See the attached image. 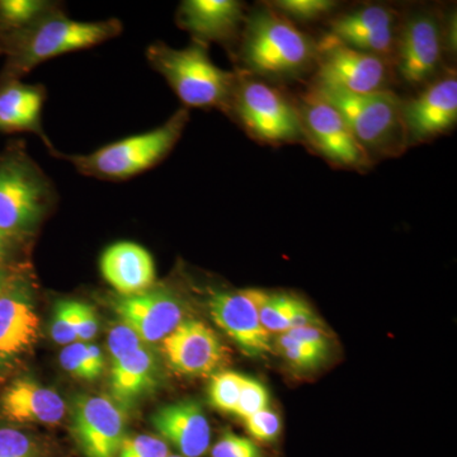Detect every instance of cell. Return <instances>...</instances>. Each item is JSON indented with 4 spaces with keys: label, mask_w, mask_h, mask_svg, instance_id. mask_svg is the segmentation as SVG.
Listing matches in <instances>:
<instances>
[{
    "label": "cell",
    "mask_w": 457,
    "mask_h": 457,
    "mask_svg": "<svg viewBox=\"0 0 457 457\" xmlns=\"http://www.w3.org/2000/svg\"><path fill=\"white\" fill-rule=\"evenodd\" d=\"M53 8V3L42 0H0V32L22 31Z\"/></svg>",
    "instance_id": "cell-25"
},
{
    "label": "cell",
    "mask_w": 457,
    "mask_h": 457,
    "mask_svg": "<svg viewBox=\"0 0 457 457\" xmlns=\"http://www.w3.org/2000/svg\"><path fill=\"white\" fill-rule=\"evenodd\" d=\"M107 345L108 352H110V362H113V361L122 357L123 354L130 353L132 351L139 350V348L150 345L144 342L134 330L120 321V323L114 324L111 328Z\"/></svg>",
    "instance_id": "cell-36"
},
{
    "label": "cell",
    "mask_w": 457,
    "mask_h": 457,
    "mask_svg": "<svg viewBox=\"0 0 457 457\" xmlns=\"http://www.w3.org/2000/svg\"><path fill=\"white\" fill-rule=\"evenodd\" d=\"M278 351L294 368L312 370L320 366L327 360L329 352L319 350L314 345L297 341L286 333H282L276 341Z\"/></svg>",
    "instance_id": "cell-29"
},
{
    "label": "cell",
    "mask_w": 457,
    "mask_h": 457,
    "mask_svg": "<svg viewBox=\"0 0 457 457\" xmlns=\"http://www.w3.org/2000/svg\"><path fill=\"white\" fill-rule=\"evenodd\" d=\"M20 242H22V240L16 239V237L0 231V267H9Z\"/></svg>",
    "instance_id": "cell-40"
},
{
    "label": "cell",
    "mask_w": 457,
    "mask_h": 457,
    "mask_svg": "<svg viewBox=\"0 0 457 457\" xmlns=\"http://www.w3.org/2000/svg\"><path fill=\"white\" fill-rule=\"evenodd\" d=\"M99 269L119 296L144 293L154 285V260L137 243L119 242L108 246L99 261Z\"/></svg>",
    "instance_id": "cell-21"
},
{
    "label": "cell",
    "mask_w": 457,
    "mask_h": 457,
    "mask_svg": "<svg viewBox=\"0 0 457 457\" xmlns=\"http://www.w3.org/2000/svg\"><path fill=\"white\" fill-rule=\"evenodd\" d=\"M231 107L249 134L262 143L281 145L305 140L299 108L270 84H237Z\"/></svg>",
    "instance_id": "cell-7"
},
{
    "label": "cell",
    "mask_w": 457,
    "mask_h": 457,
    "mask_svg": "<svg viewBox=\"0 0 457 457\" xmlns=\"http://www.w3.org/2000/svg\"><path fill=\"white\" fill-rule=\"evenodd\" d=\"M119 321L134 330L147 345L161 343L183 320V303L168 288H149L112 302Z\"/></svg>",
    "instance_id": "cell-12"
},
{
    "label": "cell",
    "mask_w": 457,
    "mask_h": 457,
    "mask_svg": "<svg viewBox=\"0 0 457 457\" xmlns=\"http://www.w3.org/2000/svg\"><path fill=\"white\" fill-rule=\"evenodd\" d=\"M168 457H183V456H180V455H170Z\"/></svg>",
    "instance_id": "cell-42"
},
{
    "label": "cell",
    "mask_w": 457,
    "mask_h": 457,
    "mask_svg": "<svg viewBox=\"0 0 457 457\" xmlns=\"http://www.w3.org/2000/svg\"><path fill=\"white\" fill-rule=\"evenodd\" d=\"M0 413L13 423L55 426L66 414L60 394L31 378H18L0 398Z\"/></svg>",
    "instance_id": "cell-19"
},
{
    "label": "cell",
    "mask_w": 457,
    "mask_h": 457,
    "mask_svg": "<svg viewBox=\"0 0 457 457\" xmlns=\"http://www.w3.org/2000/svg\"><path fill=\"white\" fill-rule=\"evenodd\" d=\"M99 319L89 303H79L78 311V342L90 343L98 335Z\"/></svg>",
    "instance_id": "cell-37"
},
{
    "label": "cell",
    "mask_w": 457,
    "mask_h": 457,
    "mask_svg": "<svg viewBox=\"0 0 457 457\" xmlns=\"http://www.w3.org/2000/svg\"><path fill=\"white\" fill-rule=\"evenodd\" d=\"M209 311L216 326L246 356L263 357L272 351L270 333L262 326L257 309L245 290L212 294Z\"/></svg>",
    "instance_id": "cell-16"
},
{
    "label": "cell",
    "mask_w": 457,
    "mask_h": 457,
    "mask_svg": "<svg viewBox=\"0 0 457 457\" xmlns=\"http://www.w3.org/2000/svg\"><path fill=\"white\" fill-rule=\"evenodd\" d=\"M320 327V320L311 306L303 300L290 296L288 309V330L295 328Z\"/></svg>",
    "instance_id": "cell-38"
},
{
    "label": "cell",
    "mask_w": 457,
    "mask_h": 457,
    "mask_svg": "<svg viewBox=\"0 0 457 457\" xmlns=\"http://www.w3.org/2000/svg\"><path fill=\"white\" fill-rule=\"evenodd\" d=\"M188 116V111L182 108L154 130L114 141L90 154L71 156V163L80 173L96 179H131L170 154L182 137Z\"/></svg>",
    "instance_id": "cell-6"
},
{
    "label": "cell",
    "mask_w": 457,
    "mask_h": 457,
    "mask_svg": "<svg viewBox=\"0 0 457 457\" xmlns=\"http://www.w3.org/2000/svg\"><path fill=\"white\" fill-rule=\"evenodd\" d=\"M161 343L170 368L185 376L212 375L227 361V350L216 333L195 319H183Z\"/></svg>",
    "instance_id": "cell-13"
},
{
    "label": "cell",
    "mask_w": 457,
    "mask_h": 457,
    "mask_svg": "<svg viewBox=\"0 0 457 457\" xmlns=\"http://www.w3.org/2000/svg\"><path fill=\"white\" fill-rule=\"evenodd\" d=\"M152 425L183 457H203L212 447V427L196 400H182L159 409Z\"/></svg>",
    "instance_id": "cell-17"
},
{
    "label": "cell",
    "mask_w": 457,
    "mask_h": 457,
    "mask_svg": "<svg viewBox=\"0 0 457 457\" xmlns=\"http://www.w3.org/2000/svg\"><path fill=\"white\" fill-rule=\"evenodd\" d=\"M170 446L163 438L150 435L128 436L120 447L119 457H168Z\"/></svg>",
    "instance_id": "cell-34"
},
{
    "label": "cell",
    "mask_w": 457,
    "mask_h": 457,
    "mask_svg": "<svg viewBox=\"0 0 457 457\" xmlns=\"http://www.w3.org/2000/svg\"><path fill=\"white\" fill-rule=\"evenodd\" d=\"M317 86L366 95L384 90L387 82L383 57L351 49L326 37L318 47Z\"/></svg>",
    "instance_id": "cell-11"
},
{
    "label": "cell",
    "mask_w": 457,
    "mask_h": 457,
    "mask_svg": "<svg viewBox=\"0 0 457 457\" xmlns=\"http://www.w3.org/2000/svg\"><path fill=\"white\" fill-rule=\"evenodd\" d=\"M40 317L29 284L16 276L0 295V378L16 370L37 345Z\"/></svg>",
    "instance_id": "cell-10"
},
{
    "label": "cell",
    "mask_w": 457,
    "mask_h": 457,
    "mask_svg": "<svg viewBox=\"0 0 457 457\" xmlns=\"http://www.w3.org/2000/svg\"><path fill=\"white\" fill-rule=\"evenodd\" d=\"M305 140L324 158L338 167L369 170L372 159L352 134L342 114L311 90L299 108Z\"/></svg>",
    "instance_id": "cell-8"
},
{
    "label": "cell",
    "mask_w": 457,
    "mask_h": 457,
    "mask_svg": "<svg viewBox=\"0 0 457 457\" xmlns=\"http://www.w3.org/2000/svg\"><path fill=\"white\" fill-rule=\"evenodd\" d=\"M408 145L431 140L450 130L457 120L455 74L436 80L416 98L403 102Z\"/></svg>",
    "instance_id": "cell-14"
},
{
    "label": "cell",
    "mask_w": 457,
    "mask_h": 457,
    "mask_svg": "<svg viewBox=\"0 0 457 457\" xmlns=\"http://www.w3.org/2000/svg\"><path fill=\"white\" fill-rule=\"evenodd\" d=\"M77 300H60L54 308L50 333L54 341L59 345H69L78 342V311Z\"/></svg>",
    "instance_id": "cell-30"
},
{
    "label": "cell",
    "mask_w": 457,
    "mask_h": 457,
    "mask_svg": "<svg viewBox=\"0 0 457 457\" xmlns=\"http://www.w3.org/2000/svg\"><path fill=\"white\" fill-rule=\"evenodd\" d=\"M387 29H395V14L392 9L369 5L333 20L328 37L345 45L359 36Z\"/></svg>",
    "instance_id": "cell-23"
},
{
    "label": "cell",
    "mask_w": 457,
    "mask_h": 457,
    "mask_svg": "<svg viewBox=\"0 0 457 457\" xmlns=\"http://www.w3.org/2000/svg\"><path fill=\"white\" fill-rule=\"evenodd\" d=\"M245 376L233 371H222L212 376L210 383V402L224 413L236 411Z\"/></svg>",
    "instance_id": "cell-28"
},
{
    "label": "cell",
    "mask_w": 457,
    "mask_h": 457,
    "mask_svg": "<svg viewBox=\"0 0 457 457\" xmlns=\"http://www.w3.org/2000/svg\"><path fill=\"white\" fill-rule=\"evenodd\" d=\"M269 403L270 396L266 386L260 381L245 376L234 414L245 420V418L269 408Z\"/></svg>",
    "instance_id": "cell-33"
},
{
    "label": "cell",
    "mask_w": 457,
    "mask_h": 457,
    "mask_svg": "<svg viewBox=\"0 0 457 457\" xmlns=\"http://www.w3.org/2000/svg\"><path fill=\"white\" fill-rule=\"evenodd\" d=\"M396 66L409 84L428 82L441 62L440 23L432 14L411 17L396 40Z\"/></svg>",
    "instance_id": "cell-15"
},
{
    "label": "cell",
    "mask_w": 457,
    "mask_h": 457,
    "mask_svg": "<svg viewBox=\"0 0 457 457\" xmlns=\"http://www.w3.org/2000/svg\"><path fill=\"white\" fill-rule=\"evenodd\" d=\"M286 335L293 337L297 341L308 343L319 350L329 352V339L320 327L295 328L286 332Z\"/></svg>",
    "instance_id": "cell-39"
},
{
    "label": "cell",
    "mask_w": 457,
    "mask_h": 457,
    "mask_svg": "<svg viewBox=\"0 0 457 457\" xmlns=\"http://www.w3.org/2000/svg\"><path fill=\"white\" fill-rule=\"evenodd\" d=\"M212 457H269L251 438L237 435L230 429L222 433L221 437L213 444Z\"/></svg>",
    "instance_id": "cell-32"
},
{
    "label": "cell",
    "mask_w": 457,
    "mask_h": 457,
    "mask_svg": "<svg viewBox=\"0 0 457 457\" xmlns=\"http://www.w3.org/2000/svg\"><path fill=\"white\" fill-rule=\"evenodd\" d=\"M338 3L332 0H278L272 7L286 18L309 22L319 20L337 8Z\"/></svg>",
    "instance_id": "cell-31"
},
{
    "label": "cell",
    "mask_w": 457,
    "mask_h": 457,
    "mask_svg": "<svg viewBox=\"0 0 457 457\" xmlns=\"http://www.w3.org/2000/svg\"><path fill=\"white\" fill-rule=\"evenodd\" d=\"M317 55L312 38L270 5L246 20L242 59L253 73L287 79L306 71Z\"/></svg>",
    "instance_id": "cell-2"
},
{
    "label": "cell",
    "mask_w": 457,
    "mask_h": 457,
    "mask_svg": "<svg viewBox=\"0 0 457 457\" xmlns=\"http://www.w3.org/2000/svg\"><path fill=\"white\" fill-rule=\"evenodd\" d=\"M0 53H3L2 44H0Z\"/></svg>",
    "instance_id": "cell-43"
},
{
    "label": "cell",
    "mask_w": 457,
    "mask_h": 457,
    "mask_svg": "<svg viewBox=\"0 0 457 457\" xmlns=\"http://www.w3.org/2000/svg\"><path fill=\"white\" fill-rule=\"evenodd\" d=\"M59 361L68 374L82 380H97L104 371V353L95 343H71L62 351Z\"/></svg>",
    "instance_id": "cell-24"
},
{
    "label": "cell",
    "mask_w": 457,
    "mask_h": 457,
    "mask_svg": "<svg viewBox=\"0 0 457 457\" xmlns=\"http://www.w3.org/2000/svg\"><path fill=\"white\" fill-rule=\"evenodd\" d=\"M121 32L122 23L114 18L80 22L50 9L22 31L5 36L2 49L8 60L0 82L20 80L47 60L97 46Z\"/></svg>",
    "instance_id": "cell-1"
},
{
    "label": "cell",
    "mask_w": 457,
    "mask_h": 457,
    "mask_svg": "<svg viewBox=\"0 0 457 457\" xmlns=\"http://www.w3.org/2000/svg\"><path fill=\"white\" fill-rule=\"evenodd\" d=\"M147 60L187 107L230 108L236 93V74L213 64L206 45L194 41L185 49L153 44Z\"/></svg>",
    "instance_id": "cell-3"
},
{
    "label": "cell",
    "mask_w": 457,
    "mask_h": 457,
    "mask_svg": "<svg viewBox=\"0 0 457 457\" xmlns=\"http://www.w3.org/2000/svg\"><path fill=\"white\" fill-rule=\"evenodd\" d=\"M54 451L46 442L31 433L2 427L0 428V457H54Z\"/></svg>",
    "instance_id": "cell-27"
},
{
    "label": "cell",
    "mask_w": 457,
    "mask_h": 457,
    "mask_svg": "<svg viewBox=\"0 0 457 457\" xmlns=\"http://www.w3.org/2000/svg\"><path fill=\"white\" fill-rule=\"evenodd\" d=\"M16 276L12 273L11 267H0V295L7 290L11 282L13 281Z\"/></svg>",
    "instance_id": "cell-41"
},
{
    "label": "cell",
    "mask_w": 457,
    "mask_h": 457,
    "mask_svg": "<svg viewBox=\"0 0 457 457\" xmlns=\"http://www.w3.org/2000/svg\"><path fill=\"white\" fill-rule=\"evenodd\" d=\"M179 25L191 33L195 41L231 40L245 22V5L237 0H186L180 4Z\"/></svg>",
    "instance_id": "cell-20"
},
{
    "label": "cell",
    "mask_w": 457,
    "mask_h": 457,
    "mask_svg": "<svg viewBox=\"0 0 457 457\" xmlns=\"http://www.w3.org/2000/svg\"><path fill=\"white\" fill-rule=\"evenodd\" d=\"M110 372L111 398L126 411L155 392L163 378V365L152 345H145L111 362Z\"/></svg>",
    "instance_id": "cell-18"
},
{
    "label": "cell",
    "mask_w": 457,
    "mask_h": 457,
    "mask_svg": "<svg viewBox=\"0 0 457 457\" xmlns=\"http://www.w3.org/2000/svg\"><path fill=\"white\" fill-rule=\"evenodd\" d=\"M245 426L249 435L262 444H275L281 435V420L269 408L245 418Z\"/></svg>",
    "instance_id": "cell-35"
},
{
    "label": "cell",
    "mask_w": 457,
    "mask_h": 457,
    "mask_svg": "<svg viewBox=\"0 0 457 457\" xmlns=\"http://www.w3.org/2000/svg\"><path fill=\"white\" fill-rule=\"evenodd\" d=\"M54 201V189L25 147L0 155V231L23 240L32 236Z\"/></svg>",
    "instance_id": "cell-5"
},
{
    "label": "cell",
    "mask_w": 457,
    "mask_h": 457,
    "mask_svg": "<svg viewBox=\"0 0 457 457\" xmlns=\"http://www.w3.org/2000/svg\"><path fill=\"white\" fill-rule=\"evenodd\" d=\"M257 309L262 326L269 333H286L288 330L290 296L270 294L262 290H245Z\"/></svg>",
    "instance_id": "cell-26"
},
{
    "label": "cell",
    "mask_w": 457,
    "mask_h": 457,
    "mask_svg": "<svg viewBox=\"0 0 457 457\" xmlns=\"http://www.w3.org/2000/svg\"><path fill=\"white\" fill-rule=\"evenodd\" d=\"M314 90L342 114L370 158L399 155L408 146L403 102L395 93L384 89L356 95L323 86Z\"/></svg>",
    "instance_id": "cell-4"
},
{
    "label": "cell",
    "mask_w": 457,
    "mask_h": 457,
    "mask_svg": "<svg viewBox=\"0 0 457 457\" xmlns=\"http://www.w3.org/2000/svg\"><path fill=\"white\" fill-rule=\"evenodd\" d=\"M44 102L41 87L21 80L0 82V132H35L51 149L41 125Z\"/></svg>",
    "instance_id": "cell-22"
},
{
    "label": "cell",
    "mask_w": 457,
    "mask_h": 457,
    "mask_svg": "<svg viewBox=\"0 0 457 457\" xmlns=\"http://www.w3.org/2000/svg\"><path fill=\"white\" fill-rule=\"evenodd\" d=\"M71 429L84 457H119L128 437V416L111 396L78 395L71 408Z\"/></svg>",
    "instance_id": "cell-9"
}]
</instances>
